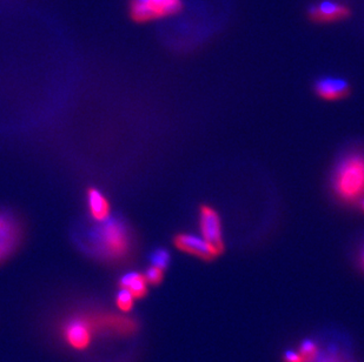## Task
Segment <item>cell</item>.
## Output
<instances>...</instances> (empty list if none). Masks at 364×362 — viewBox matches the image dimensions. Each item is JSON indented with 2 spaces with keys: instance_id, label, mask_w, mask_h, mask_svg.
<instances>
[{
  "instance_id": "cell-15",
  "label": "cell",
  "mask_w": 364,
  "mask_h": 362,
  "mask_svg": "<svg viewBox=\"0 0 364 362\" xmlns=\"http://www.w3.org/2000/svg\"><path fill=\"white\" fill-rule=\"evenodd\" d=\"M114 300H116L118 309L127 314V313H130V312L134 309V300H136V299H134V295H132L129 290L119 288Z\"/></svg>"
},
{
  "instance_id": "cell-1",
  "label": "cell",
  "mask_w": 364,
  "mask_h": 362,
  "mask_svg": "<svg viewBox=\"0 0 364 362\" xmlns=\"http://www.w3.org/2000/svg\"><path fill=\"white\" fill-rule=\"evenodd\" d=\"M77 243L84 253L100 263H119L130 256L132 234L122 216H110L82 229Z\"/></svg>"
},
{
  "instance_id": "cell-14",
  "label": "cell",
  "mask_w": 364,
  "mask_h": 362,
  "mask_svg": "<svg viewBox=\"0 0 364 362\" xmlns=\"http://www.w3.org/2000/svg\"><path fill=\"white\" fill-rule=\"evenodd\" d=\"M149 259H150L151 266L165 270H168L170 261H171V254H170L168 250L161 247V248H156L155 251H152L151 254L149 256Z\"/></svg>"
},
{
  "instance_id": "cell-19",
  "label": "cell",
  "mask_w": 364,
  "mask_h": 362,
  "mask_svg": "<svg viewBox=\"0 0 364 362\" xmlns=\"http://www.w3.org/2000/svg\"><path fill=\"white\" fill-rule=\"evenodd\" d=\"M360 205H361V209H363L364 212V198L361 199V202H360Z\"/></svg>"
},
{
  "instance_id": "cell-17",
  "label": "cell",
  "mask_w": 364,
  "mask_h": 362,
  "mask_svg": "<svg viewBox=\"0 0 364 362\" xmlns=\"http://www.w3.org/2000/svg\"><path fill=\"white\" fill-rule=\"evenodd\" d=\"M283 361L284 362H304L299 351L295 349H287L283 354Z\"/></svg>"
},
{
  "instance_id": "cell-3",
  "label": "cell",
  "mask_w": 364,
  "mask_h": 362,
  "mask_svg": "<svg viewBox=\"0 0 364 362\" xmlns=\"http://www.w3.org/2000/svg\"><path fill=\"white\" fill-rule=\"evenodd\" d=\"M24 240V226L16 213L0 209V266L17 253Z\"/></svg>"
},
{
  "instance_id": "cell-20",
  "label": "cell",
  "mask_w": 364,
  "mask_h": 362,
  "mask_svg": "<svg viewBox=\"0 0 364 362\" xmlns=\"http://www.w3.org/2000/svg\"><path fill=\"white\" fill-rule=\"evenodd\" d=\"M349 362H350V361H349Z\"/></svg>"
},
{
  "instance_id": "cell-4",
  "label": "cell",
  "mask_w": 364,
  "mask_h": 362,
  "mask_svg": "<svg viewBox=\"0 0 364 362\" xmlns=\"http://www.w3.org/2000/svg\"><path fill=\"white\" fill-rule=\"evenodd\" d=\"M182 9V0H131L132 19L139 23L155 21L176 14Z\"/></svg>"
},
{
  "instance_id": "cell-7",
  "label": "cell",
  "mask_w": 364,
  "mask_h": 362,
  "mask_svg": "<svg viewBox=\"0 0 364 362\" xmlns=\"http://www.w3.org/2000/svg\"><path fill=\"white\" fill-rule=\"evenodd\" d=\"M200 236L220 253L223 252V233L220 216L209 206H203L200 212Z\"/></svg>"
},
{
  "instance_id": "cell-10",
  "label": "cell",
  "mask_w": 364,
  "mask_h": 362,
  "mask_svg": "<svg viewBox=\"0 0 364 362\" xmlns=\"http://www.w3.org/2000/svg\"><path fill=\"white\" fill-rule=\"evenodd\" d=\"M309 14L314 21H320V23H331V21H342L349 17L350 10L344 4L338 3L335 0H323L310 7Z\"/></svg>"
},
{
  "instance_id": "cell-2",
  "label": "cell",
  "mask_w": 364,
  "mask_h": 362,
  "mask_svg": "<svg viewBox=\"0 0 364 362\" xmlns=\"http://www.w3.org/2000/svg\"><path fill=\"white\" fill-rule=\"evenodd\" d=\"M330 185L341 202H361L364 198V150H353L343 154L333 168Z\"/></svg>"
},
{
  "instance_id": "cell-9",
  "label": "cell",
  "mask_w": 364,
  "mask_h": 362,
  "mask_svg": "<svg viewBox=\"0 0 364 362\" xmlns=\"http://www.w3.org/2000/svg\"><path fill=\"white\" fill-rule=\"evenodd\" d=\"M314 89L317 96L326 100H338L347 97L350 92V85L341 77H322L317 79Z\"/></svg>"
},
{
  "instance_id": "cell-18",
  "label": "cell",
  "mask_w": 364,
  "mask_h": 362,
  "mask_svg": "<svg viewBox=\"0 0 364 362\" xmlns=\"http://www.w3.org/2000/svg\"><path fill=\"white\" fill-rule=\"evenodd\" d=\"M358 266L361 267L364 272V239L362 240V243H360V247H358Z\"/></svg>"
},
{
  "instance_id": "cell-8",
  "label": "cell",
  "mask_w": 364,
  "mask_h": 362,
  "mask_svg": "<svg viewBox=\"0 0 364 362\" xmlns=\"http://www.w3.org/2000/svg\"><path fill=\"white\" fill-rule=\"evenodd\" d=\"M175 245L179 250L198 256L200 259L211 260L220 256V252L208 243L202 236H197L193 233H182L175 236Z\"/></svg>"
},
{
  "instance_id": "cell-6",
  "label": "cell",
  "mask_w": 364,
  "mask_h": 362,
  "mask_svg": "<svg viewBox=\"0 0 364 362\" xmlns=\"http://www.w3.org/2000/svg\"><path fill=\"white\" fill-rule=\"evenodd\" d=\"M321 344V341H320ZM351 356V344L347 334L333 331L323 344L314 362H349Z\"/></svg>"
},
{
  "instance_id": "cell-12",
  "label": "cell",
  "mask_w": 364,
  "mask_h": 362,
  "mask_svg": "<svg viewBox=\"0 0 364 362\" xmlns=\"http://www.w3.org/2000/svg\"><path fill=\"white\" fill-rule=\"evenodd\" d=\"M148 285L144 274L134 272V270L123 274L118 280L119 288L129 290L134 295V299H143L148 295Z\"/></svg>"
},
{
  "instance_id": "cell-13",
  "label": "cell",
  "mask_w": 364,
  "mask_h": 362,
  "mask_svg": "<svg viewBox=\"0 0 364 362\" xmlns=\"http://www.w3.org/2000/svg\"><path fill=\"white\" fill-rule=\"evenodd\" d=\"M321 344L317 339H304L299 347V353L304 362H314L320 353Z\"/></svg>"
},
{
  "instance_id": "cell-5",
  "label": "cell",
  "mask_w": 364,
  "mask_h": 362,
  "mask_svg": "<svg viewBox=\"0 0 364 362\" xmlns=\"http://www.w3.org/2000/svg\"><path fill=\"white\" fill-rule=\"evenodd\" d=\"M95 322L84 315H73L63 326L62 335L66 345L82 352L89 349L95 335Z\"/></svg>"
},
{
  "instance_id": "cell-16",
  "label": "cell",
  "mask_w": 364,
  "mask_h": 362,
  "mask_svg": "<svg viewBox=\"0 0 364 362\" xmlns=\"http://www.w3.org/2000/svg\"><path fill=\"white\" fill-rule=\"evenodd\" d=\"M144 277L149 285L157 286V285L162 284L163 279H164V270H159L157 267L150 266L145 272Z\"/></svg>"
},
{
  "instance_id": "cell-11",
  "label": "cell",
  "mask_w": 364,
  "mask_h": 362,
  "mask_svg": "<svg viewBox=\"0 0 364 362\" xmlns=\"http://www.w3.org/2000/svg\"><path fill=\"white\" fill-rule=\"evenodd\" d=\"M86 202L93 221H103L111 216L110 202L100 190L89 188L86 192Z\"/></svg>"
}]
</instances>
